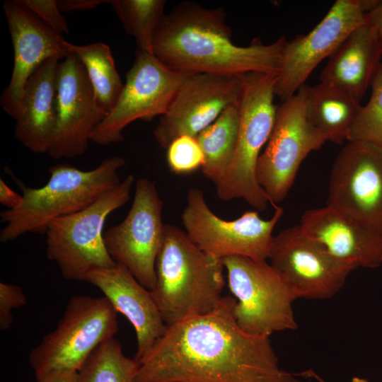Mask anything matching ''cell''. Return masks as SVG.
Returning a JSON list of instances; mask_svg holds the SVG:
<instances>
[{
	"mask_svg": "<svg viewBox=\"0 0 382 382\" xmlns=\"http://www.w3.org/2000/svg\"><path fill=\"white\" fill-rule=\"evenodd\" d=\"M268 259L296 299L333 297L357 269L332 255L306 236L299 225L285 228L273 237Z\"/></svg>",
	"mask_w": 382,
	"mask_h": 382,
	"instance_id": "obj_13",
	"label": "cell"
},
{
	"mask_svg": "<svg viewBox=\"0 0 382 382\" xmlns=\"http://www.w3.org/2000/svg\"><path fill=\"white\" fill-rule=\"evenodd\" d=\"M167 163L176 174H187L202 168L204 156L196 137L183 135L173 141L167 149Z\"/></svg>",
	"mask_w": 382,
	"mask_h": 382,
	"instance_id": "obj_29",
	"label": "cell"
},
{
	"mask_svg": "<svg viewBox=\"0 0 382 382\" xmlns=\"http://www.w3.org/2000/svg\"><path fill=\"white\" fill-rule=\"evenodd\" d=\"M27 303L23 289L15 284L0 283V328L8 330L13 323L12 310Z\"/></svg>",
	"mask_w": 382,
	"mask_h": 382,
	"instance_id": "obj_31",
	"label": "cell"
},
{
	"mask_svg": "<svg viewBox=\"0 0 382 382\" xmlns=\"http://www.w3.org/2000/svg\"><path fill=\"white\" fill-rule=\"evenodd\" d=\"M41 382H78V372H66L57 374Z\"/></svg>",
	"mask_w": 382,
	"mask_h": 382,
	"instance_id": "obj_35",
	"label": "cell"
},
{
	"mask_svg": "<svg viewBox=\"0 0 382 382\" xmlns=\"http://www.w3.org/2000/svg\"><path fill=\"white\" fill-rule=\"evenodd\" d=\"M351 382H369L367 379L354 376L352 378Z\"/></svg>",
	"mask_w": 382,
	"mask_h": 382,
	"instance_id": "obj_37",
	"label": "cell"
},
{
	"mask_svg": "<svg viewBox=\"0 0 382 382\" xmlns=\"http://www.w3.org/2000/svg\"><path fill=\"white\" fill-rule=\"evenodd\" d=\"M4 11L13 46V69L8 86L1 94L2 109L16 121L21 112L25 84L35 70L52 57L71 53L62 36L40 21L18 0L6 1Z\"/></svg>",
	"mask_w": 382,
	"mask_h": 382,
	"instance_id": "obj_18",
	"label": "cell"
},
{
	"mask_svg": "<svg viewBox=\"0 0 382 382\" xmlns=\"http://www.w3.org/2000/svg\"><path fill=\"white\" fill-rule=\"evenodd\" d=\"M369 102L361 106L347 141L369 142L382 147V63L372 79Z\"/></svg>",
	"mask_w": 382,
	"mask_h": 382,
	"instance_id": "obj_28",
	"label": "cell"
},
{
	"mask_svg": "<svg viewBox=\"0 0 382 382\" xmlns=\"http://www.w3.org/2000/svg\"><path fill=\"white\" fill-rule=\"evenodd\" d=\"M106 0H57L58 7L62 13H68L75 11H88L98 6L110 3Z\"/></svg>",
	"mask_w": 382,
	"mask_h": 382,
	"instance_id": "obj_33",
	"label": "cell"
},
{
	"mask_svg": "<svg viewBox=\"0 0 382 382\" xmlns=\"http://www.w3.org/2000/svg\"><path fill=\"white\" fill-rule=\"evenodd\" d=\"M306 115L325 141H347L361 105L350 93L332 83L307 86Z\"/></svg>",
	"mask_w": 382,
	"mask_h": 382,
	"instance_id": "obj_23",
	"label": "cell"
},
{
	"mask_svg": "<svg viewBox=\"0 0 382 382\" xmlns=\"http://www.w3.org/2000/svg\"><path fill=\"white\" fill-rule=\"evenodd\" d=\"M240 125L239 104L228 107L196 137L204 156L202 170L207 179L216 185L233 160Z\"/></svg>",
	"mask_w": 382,
	"mask_h": 382,
	"instance_id": "obj_24",
	"label": "cell"
},
{
	"mask_svg": "<svg viewBox=\"0 0 382 382\" xmlns=\"http://www.w3.org/2000/svg\"><path fill=\"white\" fill-rule=\"evenodd\" d=\"M117 314L105 296L71 297L54 330L29 354L36 381L78 372L99 345L114 337L118 330Z\"/></svg>",
	"mask_w": 382,
	"mask_h": 382,
	"instance_id": "obj_6",
	"label": "cell"
},
{
	"mask_svg": "<svg viewBox=\"0 0 382 382\" xmlns=\"http://www.w3.org/2000/svg\"><path fill=\"white\" fill-rule=\"evenodd\" d=\"M243 75L195 73L180 86L154 130L157 143L168 149L178 137H196L229 106L239 104Z\"/></svg>",
	"mask_w": 382,
	"mask_h": 382,
	"instance_id": "obj_15",
	"label": "cell"
},
{
	"mask_svg": "<svg viewBox=\"0 0 382 382\" xmlns=\"http://www.w3.org/2000/svg\"><path fill=\"white\" fill-rule=\"evenodd\" d=\"M308 237L356 268L382 265V231L328 205L306 211L299 224Z\"/></svg>",
	"mask_w": 382,
	"mask_h": 382,
	"instance_id": "obj_19",
	"label": "cell"
},
{
	"mask_svg": "<svg viewBox=\"0 0 382 382\" xmlns=\"http://www.w3.org/2000/svg\"><path fill=\"white\" fill-rule=\"evenodd\" d=\"M60 59L52 57L42 62L24 88L14 134L22 145L34 153H48L55 135L57 74Z\"/></svg>",
	"mask_w": 382,
	"mask_h": 382,
	"instance_id": "obj_21",
	"label": "cell"
},
{
	"mask_svg": "<svg viewBox=\"0 0 382 382\" xmlns=\"http://www.w3.org/2000/svg\"><path fill=\"white\" fill-rule=\"evenodd\" d=\"M307 86L277 108L274 125L256 167L260 186L274 207L286 197L303 161L325 141L306 115Z\"/></svg>",
	"mask_w": 382,
	"mask_h": 382,
	"instance_id": "obj_10",
	"label": "cell"
},
{
	"mask_svg": "<svg viewBox=\"0 0 382 382\" xmlns=\"http://www.w3.org/2000/svg\"><path fill=\"white\" fill-rule=\"evenodd\" d=\"M134 190L128 214L122 222L104 232L103 239L114 261L151 291L156 284V261L165 237L163 202L150 179L138 180Z\"/></svg>",
	"mask_w": 382,
	"mask_h": 382,
	"instance_id": "obj_12",
	"label": "cell"
},
{
	"mask_svg": "<svg viewBox=\"0 0 382 382\" xmlns=\"http://www.w3.org/2000/svg\"><path fill=\"white\" fill-rule=\"evenodd\" d=\"M114 11L137 48L153 53V40L164 14V0H112Z\"/></svg>",
	"mask_w": 382,
	"mask_h": 382,
	"instance_id": "obj_27",
	"label": "cell"
},
{
	"mask_svg": "<svg viewBox=\"0 0 382 382\" xmlns=\"http://www.w3.org/2000/svg\"><path fill=\"white\" fill-rule=\"evenodd\" d=\"M139 364L115 337L99 345L78 371V382H133Z\"/></svg>",
	"mask_w": 382,
	"mask_h": 382,
	"instance_id": "obj_26",
	"label": "cell"
},
{
	"mask_svg": "<svg viewBox=\"0 0 382 382\" xmlns=\"http://www.w3.org/2000/svg\"><path fill=\"white\" fill-rule=\"evenodd\" d=\"M66 46L84 66L98 108L105 118L115 108L124 86L110 48L103 42L77 45L66 41Z\"/></svg>",
	"mask_w": 382,
	"mask_h": 382,
	"instance_id": "obj_25",
	"label": "cell"
},
{
	"mask_svg": "<svg viewBox=\"0 0 382 382\" xmlns=\"http://www.w3.org/2000/svg\"><path fill=\"white\" fill-rule=\"evenodd\" d=\"M365 14L364 0H337L308 33L286 41L275 96L282 101L294 96L322 60L330 57L352 31L366 24Z\"/></svg>",
	"mask_w": 382,
	"mask_h": 382,
	"instance_id": "obj_14",
	"label": "cell"
},
{
	"mask_svg": "<svg viewBox=\"0 0 382 382\" xmlns=\"http://www.w3.org/2000/svg\"><path fill=\"white\" fill-rule=\"evenodd\" d=\"M276 81L274 74L253 72L243 75L235 154L227 171L215 185L221 200L243 199L257 211L265 210L270 203L257 182L256 167L260 151L267 144L274 125Z\"/></svg>",
	"mask_w": 382,
	"mask_h": 382,
	"instance_id": "obj_5",
	"label": "cell"
},
{
	"mask_svg": "<svg viewBox=\"0 0 382 382\" xmlns=\"http://www.w3.org/2000/svg\"><path fill=\"white\" fill-rule=\"evenodd\" d=\"M192 74L172 68L154 54L137 49L118 101L96 127L91 141L100 146L120 142L123 130L130 123L162 116L182 83Z\"/></svg>",
	"mask_w": 382,
	"mask_h": 382,
	"instance_id": "obj_11",
	"label": "cell"
},
{
	"mask_svg": "<svg viewBox=\"0 0 382 382\" xmlns=\"http://www.w3.org/2000/svg\"><path fill=\"white\" fill-rule=\"evenodd\" d=\"M23 202V195L13 190L2 180H0V203L8 210L16 209Z\"/></svg>",
	"mask_w": 382,
	"mask_h": 382,
	"instance_id": "obj_34",
	"label": "cell"
},
{
	"mask_svg": "<svg viewBox=\"0 0 382 382\" xmlns=\"http://www.w3.org/2000/svg\"><path fill=\"white\" fill-rule=\"evenodd\" d=\"M186 201L182 223L189 238L199 249L221 260L229 256L268 259L274 228L284 213L281 207H274L270 219H263L258 211L253 210L228 221L211 210L199 188L189 189Z\"/></svg>",
	"mask_w": 382,
	"mask_h": 382,
	"instance_id": "obj_9",
	"label": "cell"
},
{
	"mask_svg": "<svg viewBox=\"0 0 382 382\" xmlns=\"http://www.w3.org/2000/svg\"><path fill=\"white\" fill-rule=\"evenodd\" d=\"M134 182V175L129 174L88 207L49 224L46 254L64 278L85 281L91 272L117 264L105 247L103 227L108 216L129 200Z\"/></svg>",
	"mask_w": 382,
	"mask_h": 382,
	"instance_id": "obj_7",
	"label": "cell"
},
{
	"mask_svg": "<svg viewBox=\"0 0 382 382\" xmlns=\"http://www.w3.org/2000/svg\"><path fill=\"white\" fill-rule=\"evenodd\" d=\"M365 21L382 47V1L376 0L375 5L366 13Z\"/></svg>",
	"mask_w": 382,
	"mask_h": 382,
	"instance_id": "obj_32",
	"label": "cell"
},
{
	"mask_svg": "<svg viewBox=\"0 0 382 382\" xmlns=\"http://www.w3.org/2000/svg\"><path fill=\"white\" fill-rule=\"evenodd\" d=\"M327 205L382 231V147L347 141L331 169Z\"/></svg>",
	"mask_w": 382,
	"mask_h": 382,
	"instance_id": "obj_16",
	"label": "cell"
},
{
	"mask_svg": "<svg viewBox=\"0 0 382 382\" xmlns=\"http://www.w3.org/2000/svg\"><path fill=\"white\" fill-rule=\"evenodd\" d=\"M57 112L55 135L48 154L54 159L82 155L104 116L98 108L84 66L72 53L58 64Z\"/></svg>",
	"mask_w": 382,
	"mask_h": 382,
	"instance_id": "obj_17",
	"label": "cell"
},
{
	"mask_svg": "<svg viewBox=\"0 0 382 382\" xmlns=\"http://www.w3.org/2000/svg\"><path fill=\"white\" fill-rule=\"evenodd\" d=\"M382 47L369 25L356 28L329 57L320 81L334 83L359 102L381 63Z\"/></svg>",
	"mask_w": 382,
	"mask_h": 382,
	"instance_id": "obj_22",
	"label": "cell"
},
{
	"mask_svg": "<svg viewBox=\"0 0 382 382\" xmlns=\"http://www.w3.org/2000/svg\"><path fill=\"white\" fill-rule=\"evenodd\" d=\"M125 165L122 157L113 156L90 170L67 163L51 166L45 185L39 188L22 187L21 206L1 212L4 226L0 241L7 243L27 233L45 234L53 220L88 207L119 185V171Z\"/></svg>",
	"mask_w": 382,
	"mask_h": 382,
	"instance_id": "obj_4",
	"label": "cell"
},
{
	"mask_svg": "<svg viewBox=\"0 0 382 382\" xmlns=\"http://www.w3.org/2000/svg\"><path fill=\"white\" fill-rule=\"evenodd\" d=\"M311 378L318 381V382H325L320 376H318L314 371L310 374Z\"/></svg>",
	"mask_w": 382,
	"mask_h": 382,
	"instance_id": "obj_36",
	"label": "cell"
},
{
	"mask_svg": "<svg viewBox=\"0 0 382 382\" xmlns=\"http://www.w3.org/2000/svg\"><path fill=\"white\" fill-rule=\"evenodd\" d=\"M45 25L62 35L69 34V26L57 0H18Z\"/></svg>",
	"mask_w": 382,
	"mask_h": 382,
	"instance_id": "obj_30",
	"label": "cell"
},
{
	"mask_svg": "<svg viewBox=\"0 0 382 382\" xmlns=\"http://www.w3.org/2000/svg\"><path fill=\"white\" fill-rule=\"evenodd\" d=\"M222 261L228 289L236 301L233 316L243 330L270 336L297 328L292 307L296 299L267 260L229 256Z\"/></svg>",
	"mask_w": 382,
	"mask_h": 382,
	"instance_id": "obj_8",
	"label": "cell"
},
{
	"mask_svg": "<svg viewBox=\"0 0 382 382\" xmlns=\"http://www.w3.org/2000/svg\"><path fill=\"white\" fill-rule=\"evenodd\" d=\"M236 302L224 296L212 312L168 326L137 361L133 382H303L281 368L270 336L238 325Z\"/></svg>",
	"mask_w": 382,
	"mask_h": 382,
	"instance_id": "obj_1",
	"label": "cell"
},
{
	"mask_svg": "<svg viewBox=\"0 0 382 382\" xmlns=\"http://www.w3.org/2000/svg\"><path fill=\"white\" fill-rule=\"evenodd\" d=\"M284 36L264 45L260 39L240 47L221 8H207L184 2L165 14L153 40V53L166 65L191 73L242 76L278 74Z\"/></svg>",
	"mask_w": 382,
	"mask_h": 382,
	"instance_id": "obj_2",
	"label": "cell"
},
{
	"mask_svg": "<svg viewBox=\"0 0 382 382\" xmlns=\"http://www.w3.org/2000/svg\"><path fill=\"white\" fill-rule=\"evenodd\" d=\"M151 291L167 326L214 311L225 285L221 259L199 249L185 231L165 226Z\"/></svg>",
	"mask_w": 382,
	"mask_h": 382,
	"instance_id": "obj_3",
	"label": "cell"
},
{
	"mask_svg": "<svg viewBox=\"0 0 382 382\" xmlns=\"http://www.w3.org/2000/svg\"><path fill=\"white\" fill-rule=\"evenodd\" d=\"M85 281L100 289L116 312L125 316L132 325L137 336L134 359L137 362L168 328L151 291L118 263L91 272Z\"/></svg>",
	"mask_w": 382,
	"mask_h": 382,
	"instance_id": "obj_20",
	"label": "cell"
}]
</instances>
